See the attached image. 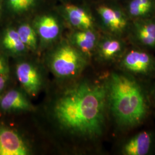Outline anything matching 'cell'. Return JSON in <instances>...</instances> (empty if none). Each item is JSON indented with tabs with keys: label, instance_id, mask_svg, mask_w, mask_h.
I'll list each match as a JSON object with an SVG mask.
<instances>
[{
	"label": "cell",
	"instance_id": "cell-1",
	"mask_svg": "<svg viewBox=\"0 0 155 155\" xmlns=\"http://www.w3.org/2000/svg\"><path fill=\"white\" fill-rule=\"evenodd\" d=\"M107 105L105 84L82 82L67 90L56 102V120L70 133L88 138L104 130Z\"/></svg>",
	"mask_w": 155,
	"mask_h": 155
},
{
	"label": "cell",
	"instance_id": "cell-2",
	"mask_svg": "<svg viewBox=\"0 0 155 155\" xmlns=\"http://www.w3.org/2000/svg\"><path fill=\"white\" fill-rule=\"evenodd\" d=\"M105 86L107 104L120 127L132 128L144 121L148 112V100L144 90L134 78L113 72Z\"/></svg>",
	"mask_w": 155,
	"mask_h": 155
},
{
	"label": "cell",
	"instance_id": "cell-3",
	"mask_svg": "<svg viewBox=\"0 0 155 155\" xmlns=\"http://www.w3.org/2000/svg\"><path fill=\"white\" fill-rule=\"evenodd\" d=\"M85 64V59L79 50L66 44L59 46L50 59V68L59 78L76 76L82 70Z\"/></svg>",
	"mask_w": 155,
	"mask_h": 155
},
{
	"label": "cell",
	"instance_id": "cell-4",
	"mask_svg": "<svg viewBox=\"0 0 155 155\" xmlns=\"http://www.w3.org/2000/svg\"><path fill=\"white\" fill-rule=\"evenodd\" d=\"M120 65L128 73L137 75H147L155 71L154 57L142 50L133 49L124 54Z\"/></svg>",
	"mask_w": 155,
	"mask_h": 155
},
{
	"label": "cell",
	"instance_id": "cell-5",
	"mask_svg": "<svg viewBox=\"0 0 155 155\" xmlns=\"http://www.w3.org/2000/svg\"><path fill=\"white\" fill-rule=\"evenodd\" d=\"M29 153L27 144L16 131L0 124V155H27Z\"/></svg>",
	"mask_w": 155,
	"mask_h": 155
},
{
	"label": "cell",
	"instance_id": "cell-6",
	"mask_svg": "<svg viewBox=\"0 0 155 155\" xmlns=\"http://www.w3.org/2000/svg\"><path fill=\"white\" fill-rule=\"evenodd\" d=\"M132 37L140 46L148 49L155 48V18L149 17L134 20Z\"/></svg>",
	"mask_w": 155,
	"mask_h": 155
},
{
	"label": "cell",
	"instance_id": "cell-7",
	"mask_svg": "<svg viewBox=\"0 0 155 155\" xmlns=\"http://www.w3.org/2000/svg\"><path fill=\"white\" fill-rule=\"evenodd\" d=\"M16 72L19 82L29 95L38 94L42 81L38 70L33 64L26 61L20 62L17 64Z\"/></svg>",
	"mask_w": 155,
	"mask_h": 155
},
{
	"label": "cell",
	"instance_id": "cell-8",
	"mask_svg": "<svg viewBox=\"0 0 155 155\" xmlns=\"http://www.w3.org/2000/svg\"><path fill=\"white\" fill-rule=\"evenodd\" d=\"M97 11L104 25L111 32L121 34L128 27V16L121 9L102 5L98 7Z\"/></svg>",
	"mask_w": 155,
	"mask_h": 155
},
{
	"label": "cell",
	"instance_id": "cell-9",
	"mask_svg": "<svg viewBox=\"0 0 155 155\" xmlns=\"http://www.w3.org/2000/svg\"><path fill=\"white\" fill-rule=\"evenodd\" d=\"M33 106L24 94L16 90L8 91L0 98V109L4 112L31 110Z\"/></svg>",
	"mask_w": 155,
	"mask_h": 155
},
{
	"label": "cell",
	"instance_id": "cell-10",
	"mask_svg": "<svg viewBox=\"0 0 155 155\" xmlns=\"http://www.w3.org/2000/svg\"><path fill=\"white\" fill-rule=\"evenodd\" d=\"M153 143L152 134L147 131L136 134L123 145L122 153L126 155H147Z\"/></svg>",
	"mask_w": 155,
	"mask_h": 155
},
{
	"label": "cell",
	"instance_id": "cell-11",
	"mask_svg": "<svg viewBox=\"0 0 155 155\" xmlns=\"http://www.w3.org/2000/svg\"><path fill=\"white\" fill-rule=\"evenodd\" d=\"M36 32L45 42H51L55 40L60 32L58 21L54 17L45 15L40 17L35 22Z\"/></svg>",
	"mask_w": 155,
	"mask_h": 155
},
{
	"label": "cell",
	"instance_id": "cell-12",
	"mask_svg": "<svg viewBox=\"0 0 155 155\" xmlns=\"http://www.w3.org/2000/svg\"><path fill=\"white\" fill-rule=\"evenodd\" d=\"M64 11L69 22L80 30L92 29L93 20L89 13L82 8L74 5H67Z\"/></svg>",
	"mask_w": 155,
	"mask_h": 155
},
{
	"label": "cell",
	"instance_id": "cell-13",
	"mask_svg": "<svg viewBox=\"0 0 155 155\" xmlns=\"http://www.w3.org/2000/svg\"><path fill=\"white\" fill-rule=\"evenodd\" d=\"M155 11V0H130L127 5V15L133 18L151 17Z\"/></svg>",
	"mask_w": 155,
	"mask_h": 155
},
{
	"label": "cell",
	"instance_id": "cell-14",
	"mask_svg": "<svg viewBox=\"0 0 155 155\" xmlns=\"http://www.w3.org/2000/svg\"><path fill=\"white\" fill-rule=\"evenodd\" d=\"M124 50V42L115 38H108L103 40L99 46L100 56L106 60L113 59L121 55Z\"/></svg>",
	"mask_w": 155,
	"mask_h": 155
},
{
	"label": "cell",
	"instance_id": "cell-15",
	"mask_svg": "<svg viewBox=\"0 0 155 155\" xmlns=\"http://www.w3.org/2000/svg\"><path fill=\"white\" fill-rule=\"evenodd\" d=\"M72 39L78 49L84 54H90L97 42L96 34L92 29L80 30L74 33Z\"/></svg>",
	"mask_w": 155,
	"mask_h": 155
},
{
	"label": "cell",
	"instance_id": "cell-16",
	"mask_svg": "<svg viewBox=\"0 0 155 155\" xmlns=\"http://www.w3.org/2000/svg\"><path fill=\"white\" fill-rule=\"evenodd\" d=\"M2 45L6 50L15 54H22L27 48L17 31L13 29L6 30L3 36Z\"/></svg>",
	"mask_w": 155,
	"mask_h": 155
},
{
	"label": "cell",
	"instance_id": "cell-17",
	"mask_svg": "<svg viewBox=\"0 0 155 155\" xmlns=\"http://www.w3.org/2000/svg\"><path fill=\"white\" fill-rule=\"evenodd\" d=\"M22 43L32 50H35L38 46V39L36 32L30 25L24 24L21 25L17 30Z\"/></svg>",
	"mask_w": 155,
	"mask_h": 155
},
{
	"label": "cell",
	"instance_id": "cell-18",
	"mask_svg": "<svg viewBox=\"0 0 155 155\" xmlns=\"http://www.w3.org/2000/svg\"><path fill=\"white\" fill-rule=\"evenodd\" d=\"M37 1L38 0H8L12 9L18 13L27 11L35 5Z\"/></svg>",
	"mask_w": 155,
	"mask_h": 155
},
{
	"label": "cell",
	"instance_id": "cell-19",
	"mask_svg": "<svg viewBox=\"0 0 155 155\" xmlns=\"http://www.w3.org/2000/svg\"><path fill=\"white\" fill-rule=\"evenodd\" d=\"M9 68L5 60L0 57V75L8 74Z\"/></svg>",
	"mask_w": 155,
	"mask_h": 155
},
{
	"label": "cell",
	"instance_id": "cell-20",
	"mask_svg": "<svg viewBox=\"0 0 155 155\" xmlns=\"http://www.w3.org/2000/svg\"><path fill=\"white\" fill-rule=\"evenodd\" d=\"M8 79V74L0 75V94L5 87Z\"/></svg>",
	"mask_w": 155,
	"mask_h": 155
},
{
	"label": "cell",
	"instance_id": "cell-21",
	"mask_svg": "<svg viewBox=\"0 0 155 155\" xmlns=\"http://www.w3.org/2000/svg\"><path fill=\"white\" fill-rule=\"evenodd\" d=\"M154 94H155V89H154Z\"/></svg>",
	"mask_w": 155,
	"mask_h": 155
}]
</instances>
